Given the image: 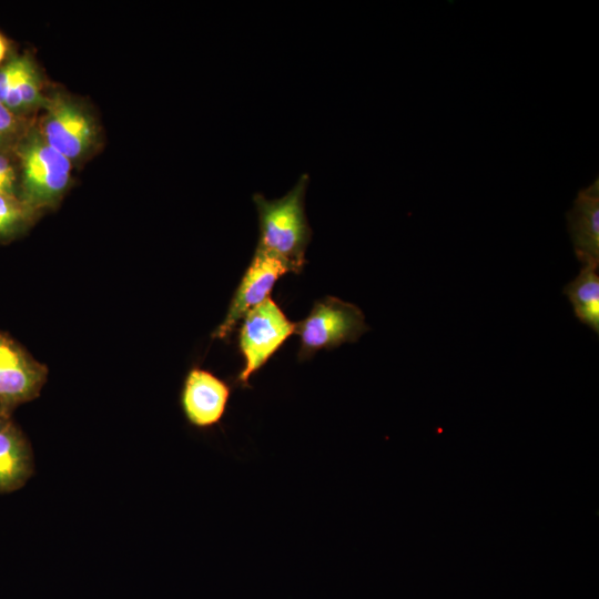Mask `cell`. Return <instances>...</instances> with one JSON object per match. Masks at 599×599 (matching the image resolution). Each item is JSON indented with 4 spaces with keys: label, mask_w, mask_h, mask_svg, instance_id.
<instances>
[{
    "label": "cell",
    "mask_w": 599,
    "mask_h": 599,
    "mask_svg": "<svg viewBox=\"0 0 599 599\" xmlns=\"http://www.w3.org/2000/svg\"><path fill=\"white\" fill-rule=\"evenodd\" d=\"M308 175L303 174L283 197L270 201L253 196L258 214L260 241L256 248L282 261L290 272L300 273L305 263V250L311 229L304 211Z\"/></svg>",
    "instance_id": "obj_1"
},
{
    "label": "cell",
    "mask_w": 599,
    "mask_h": 599,
    "mask_svg": "<svg viewBox=\"0 0 599 599\" xmlns=\"http://www.w3.org/2000/svg\"><path fill=\"white\" fill-rule=\"evenodd\" d=\"M19 199L38 213L54 209L71 184L72 162L50 146L33 124L13 150Z\"/></svg>",
    "instance_id": "obj_2"
},
{
    "label": "cell",
    "mask_w": 599,
    "mask_h": 599,
    "mask_svg": "<svg viewBox=\"0 0 599 599\" xmlns=\"http://www.w3.org/2000/svg\"><path fill=\"white\" fill-rule=\"evenodd\" d=\"M44 113L35 125L43 140L72 163L91 155L99 143V128L92 113L67 94L47 95Z\"/></svg>",
    "instance_id": "obj_3"
},
{
    "label": "cell",
    "mask_w": 599,
    "mask_h": 599,
    "mask_svg": "<svg viewBox=\"0 0 599 599\" xmlns=\"http://www.w3.org/2000/svg\"><path fill=\"white\" fill-rule=\"evenodd\" d=\"M368 329L356 305L327 296L317 301L309 315L295 324L294 333L301 338L300 356L306 358L318 349L356 342Z\"/></svg>",
    "instance_id": "obj_4"
},
{
    "label": "cell",
    "mask_w": 599,
    "mask_h": 599,
    "mask_svg": "<svg viewBox=\"0 0 599 599\" xmlns=\"http://www.w3.org/2000/svg\"><path fill=\"white\" fill-rule=\"evenodd\" d=\"M48 373L44 364L0 331V417L11 419L18 406L39 397Z\"/></svg>",
    "instance_id": "obj_5"
},
{
    "label": "cell",
    "mask_w": 599,
    "mask_h": 599,
    "mask_svg": "<svg viewBox=\"0 0 599 599\" xmlns=\"http://www.w3.org/2000/svg\"><path fill=\"white\" fill-rule=\"evenodd\" d=\"M295 323L290 322L273 300L267 297L250 309L243 317L240 347L245 365L237 380L248 386L250 376L258 370L283 342L294 333Z\"/></svg>",
    "instance_id": "obj_6"
},
{
    "label": "cell",
    "mask_w": 599,
    "mask_h": 599,
    "mask_svg": "<svg viewBox=\"0 0 599 599\" xmlns=\"http://www.w3.org/2000/svg\"><path fill=\"white\" fill-rule=\"evenodd\" d=\"M290 272L278 258L256 248L253 260L246 270L222 324L212 337L224 338L234 329L244 315L267 297L276 280Z\"/></svg>",
    "instance_id": "obj_7"
},
{
    "label": "cell",
    "mask_w": 599,
    "mask_h": 599,
    "mask_svg": "<svg viewBox=\"0 0 599 599\" xmlns=\"http://www.w3.org/2000/svg\"><path fill=\"white\" fill-rule=\"evenodd\" d=\"M229 385L212 373L192 368L185 377L181 392V407L192 426L206 429L223 418L229 398Z\"/></svg>",
    "instance_id": "obj_8"
},
{
    "label": "cell",
    "mask_w": 599,
    "mask_h": 599,
    "mask_svg": "<svg viewBox=\"0 0 599 599\" xmlns=\"http://www.w3.org/2000/svg\"><path fill=\"white\" fill-rule=\"evenodd\" d=\"M577 258L582 265H599V183L581 190L567 214Z\"/></svg>",
    "instance_id": "obj_9"
},
{
    "label": "cell",
    "mask_w": 599,
    "mask_h": 599,
    "mask_svg": "<svg viewBox=\"0 0 599 599\" xmlns=\"http://www.w3.org/2000/svg\"><path fill=\"white\" fill-rule=\"evenodd\" d=\"M33 471L31 445L19 426L9 419L0 428V494L23 487Z\"/></svg>",
    "instance_id": "obj_10"
},
{
    "label": "cell",
    "mask_w": 599,
    "mask_h": 599,
    "mask_svg": "<svg viewBox=\"0 0 599 599\" xmlns=\"http://www.w3.org/2000/svg\"><path fill=\"white\" fill-rule=\"evenodd\" d=\"M576 317L599 333V274L597 265H582L578 276L564 287Z\"/></svg>",
    "instance_id": "obj_11"
},
{
    "label": "cell",
    "mask_w": 599,
    "mask_h": 599,
    "mask_svg": "<svg viewBox=\"0 0 599 599\" xmlns=\"http://www.w3.org/2000/svg\"><path fill=\"white\" fill-rule=\"evenodd\" d=\"M43 93V84L37 65L31 57L27 55L16 82L2 103L12 112L30 119L34 111L42 108L47 97Z\"/></svg>",
    "instance_id": "obj_12"
},
{
    "label": "cell",
    "mask_w": 599,
    "mask_h": 599,
    "mask_svg": "<svg viewBox=\"0 0 599 599\" xmlns=\"http://www.w3.org/2000/svg\"><path fill=\"white\" fill-rule=\"evenodd\" d=\"M39 216L19 197L0 194V242L22 235Z\"/></svg>",
    "instance_id": "obj_13"
},
{
    "label": "cell",
    "mask_w": 599,
    "mask_h": 599,
    "mask_svg": "<svg viewBox=\"0 0 599 599\" xmlns=\"http://www.w3.org/2000/svg\"><path fill=\"white\" fill-rule=\"evenodd\" d=\"M32 125L31 119L12 112L0 101V152L13 151Z\"/></svg>",
    "instance_id": "obj_14"
},
{
    "label": "cell",
    "mask_w": 599,
    "mask_h": 599,
    "mask_svg": "<svg viewBox=\"0 0 599 599\" xmlns=\"http://www.w3.org/2000/svg\"><path fill=\"white\" fill-rule=\"evenodd\" d=\"M19 170L13 151L0 152V194L19 197Z\"/></svg>",
    "instance_id": "obj_15"
},
{
    "label": "cell",
    "mask_w": 599,
    "mask_h": 599,
    "mask_svg": "<svg viewBox=\"0 0 599 599\" xmlns=\"http://www.w3.org/2000/svg\"><path fill=\"white\" fill-rule=\"evenodd\" d=\"M28 54L10 57L0 67V101L3 102L13 83L16 82Z\"/></svg>",
    "instance_id": "obj_16"
},
{
    "label": "cell",
    "mask_w": 599,
    "mask_h": 599,
    "mask_svg": "<svg viewBox=\"0 0 599 599\" xmlns=\"http://www.w3.org/2000/svg\"><path fill=\"white\" fill-rule=\"evenodd\" d=\"M10 52L9 40L0 32V67L7 61Z\"/></svg>",
    "instance_id": "obj_17"
},
{
    "label": "cell",
    "mask_w": 599,
    "mask_h": 599,
    "mask_svg": "<svg viewBox=\"0 0 599 599\" xmlns=\"http://www.w3.org/2000/svg\"><path fill=\"white\" fill-rule=\"evenodd\" d=\"M7 420H9V419H4V418L0 417V428L6 424Z\"/></svg>",
    "instance_id": "obj_18"
}]
</instances>
